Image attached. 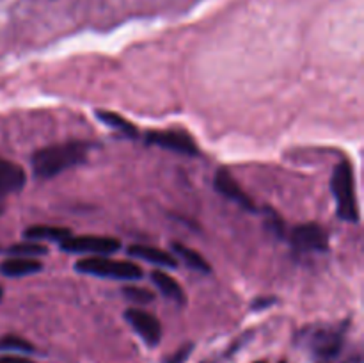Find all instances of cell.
<instances>
[{"mask_svg":"<svg viewBox=\"0 0 364 363\" xmlns=\"http://www.w3.org/2000/svg\"><path fill=\"white\" fill-rule=\"evenodd\" d=\"M23 237L28 241H66L71 237V231L68 228H57V226H31L23 231Z\"/></svg>","mask_w":364,"mask_h":363,"instance_id":"5bb4252c","label":"cell"},{"mask_svg":"<svg viewBox=\"0 0 364 363\" xmlns=\"http://www.w3.org/2000/svg\"><path fill=\"white\" fill-rule=\"evenodd\" d=\"M146 142L183 155H198L199 152L194 139L183 130H151L146 134Z\"/></svg>","mask_w":364,"mask_h":363,"instance_id":"8992f818","label":"cell"},{"mask_svg":"<svg viewBox=\"0 0 364 363\" xmlns=\"http://www.w3.org/2000/svg\"><path fill=\"white\" fill-rule=\"evenodd\" d=\"M0 299H2V288H0Z\"/></svg>","mask_w":364,"mask_h":363,"instance_id":"cb8c5ba5","label":"cell"},{"mask_svg":"<svg viewBox=\"0 0 364 363\" xmlns=\"http://www.w3.org/2000/svg\"><path fill=\"white\" fill-rule=\"evenodd\" d=\"M121 242L114 237H100V235H80L68 237L60 242V249L66 253H89L92 256H107L116 253Z\"/></svg>","mask_w":364,"mask_h":363,"instance_id":"277c9868","label":"cell"},{"mask_svg":"<svg viewBox=\"0 0 364 363\" xmlns=\"http://www.w3.org/2000/svg\"><path fill=\"white\" fill-rule=\"evenodd\" d=\"M0 363H34V362L28 358H23V356L4 354V356H0Z\"/></svg>","mask_w":364,"mask_h":363,"instance_id":"44dd1931","label":"cell"},{"mask_svg":"<svg viewBox=\"0 0 364 363\" xmlns=\"http://www.w3.org/2000/svg\"><path fill=\"white\" fill-rule=\"evenodd\" d=\"M7 253L9 255H14V256H28V258H32V256H38V255H46L48 253V249L45 248V246L38 244V242H20V244H14L11 246L9 249H7Z\"/></svg>","mask_w":364,"mask_h":363,"instance_id":"e0dca14e","label":"cell"},{"mask_svg":"<svg viewBox=\"0 0 364 363\" xmlns=\"http://www.w3.org/2000/svg\"><path fill=\"white\" fill-rule=\"evenodd\" d=\"M290 244L297 253H323L329 246V238L322 226L316 223H304L291 230Z\"/></svg>","mask_w":364,"mask_h":363,"instance_id":"5b68a950","label":"cell"},{"mask_svg":"<svg viewBox=\"0 0 364 363\" xmlns=\"http://www.w3.org/2000/svg\"><path fill=\"white\" fill-rule=\"evenodd\" d=\"M89 149H91V144L80 141L46 146L32 155V169H34L36 177L43 178V180L57 177L63 171L84 162Z\"/></svg>","mask_w":364,"mask_h":363,"instance_id":"6da1fadb","label":"cell"},{"mask_svg":"<svg viewBox=\"0 0 364 363\" xmlns=\"http://www.w3.org/2000/svg\"><path fill=\"white\" fill-rule=\"evenodd\" d=\"M151 280L155 283V287L162 292L166 298L173 299L174 302H183L185 301V292L183 288L178 285V281H174V278H171L169 274H166L164 270H153Z\"/></svg>","mask_w":364,"mask_h":363,"instance_id":"4fadbf2b","label":"cell"},{"mask_svg":"<svg viewBox=\"0 0 364 363\" xmlns=\"http://www.w3.org/2000/svg\"><path fill=\"white\" fill-rule=\"evenodd\" d=\"M213 185H215V191L219 194H223L224 198L231 199L237 205L244 206L245 210H255V203L251 201L247 194L244 192V189L238 185V182L235 180L233 174L226 169V167H220L215 173V178H213Z\"/></svg>","mask_w":364,"mask_h":363,"instance_id":"9c48e42d","label":"cell"},{"mask_svg":"<svg viewBox=\"0 0 364 363\" xmlns=\"http://www.w3.org/2000/svg\"><path fill=\"white\" fill-rule=\"evenodd\" d=\"M124 319L146 344L151 345V347L159 345L160 338H162V326L155 315L144 312V310L130 308L124 312Z\"/></svg>","mask_w":364,"mask_h":363,"instance_id":"52a82bcc","label":"cell"},{"mask_svg":"<svg viewBox=\"0 0 364 363\" xmlns=\"http://www.w3.org/2000/svg\"><path fill=\"white\" fill-rule=\"evenodd\" d=\"M341 342H343V335L340 330L320 327V330L313 331L311 337H309V347L316 358L326 362V359H333L340 352Z\"/></svg>","mask_w":364,"mask_h":363,"instance_id":"ba28073f","label":"cell"},{"mask_svg":"<svg viewBox=\"0 0 364 363\" xmlns=\"http://www.w3.org/2000/svg\"><path fill=\"white\" fill-rule=\"evenodd\" d=\"M256 363H265V362H256Z\"/></svg>","mask_w":364,"mask_h":363,"instance_id":"d4e9b609","label":"cell"},{"mask_svg":"<svg viewBox=\"0 0 364 363\" xmlns=\"http://www.w3.org/2000/svg\"><path fill=\"white\" fill-rule=\"evenodd\" d=\"M0 351H16V352H34L32 344L20 337H2L0 338Z\"/></svg>","mask_w":364,"mask_h":363,"instance_id":"ac0fdd59","label":"cell"},{"mask_svg":"<svg viewBox=\"0 0 364 363\" xmlns=\"http://www.w3.org/2000/svg\"><path fill=\"white\" fill-rule=\"evenodd\" d=\"M25 185V171L11 160L0 159V199L21 191Z\"/></svg>","mask_w":364,"mask_h":363,"instance_id":"30bf717a","label":"cell"},{"mask_svg":"<svg viewBox=\"0 0 364 363\" xmlns=\"http://www.w3.org/2000/svg\"><path fill=\"white\" fill-rule=\"evenodd\" d=\"M123 295L130 301L137 302V305H148L155 299L153 292H149L148 288H142V287H124L123 288Z\"/></svg>","mask_w":364,"mask_h":363,"instance_id":"d6986e66","label":"cell"},{"mask_svg":"<svg viewBox=\"0 0 364 363\" xmlns=\"http://www.w3.org/2000/svg\"><path fill=\"white\" fill-rule=\"evenodd\" d=\"M128 253L137 256V258H142L146 260V262L155 263V265H160V267H169V269H173V267L178 265L176 258H174L171 253L164 251V249H159V248H153V246L134 244L128 248Z\"/></svg>","mask_w":364,"mask_h":363,"instance_id":"8fae6325","label":"cell"},{"mask_svg":"<svg viewBox=\"0 0 364 363\" xmlns=\"http://www.w3.org/2000/svg\"><path fill=\"white\" fill-rule=\"evenodd\" d=\"M96 116H98V120L102 121V123L114 128V130H117L119 134L127 135V137H137V127H135L132 121L124 120V117L119 116L117 112H112V110H98Z\"/></svg>","mask_w":364,"mask_h":363,"instance_id":"9a60e30c","label":"cell"},{"mask_svg":"<svg viewBox=\"0 0 364 363\" xmlns=\"http://www.w3.org/2000/svg\"><path fill=\"white\" fill-rule=\"evenodd\" d=\"M2 212H4V205H2V203H0V216H2Z\"/></svg>","mask_w":364,"mask_h":363,"instance_id":"603a6c76","label":"cell"},{"mask_svg":"<svg viewBox=\"0 0 364 363\" xmlns=\"http://www.w3.org/2000/svg\"><path fill=\"white\" fill-rule=\"evenodd\" d=\"M274 301H276V299H274V298H270V299H265V298H262V299H258V301H255V302H252V306H255V310H259V308H265V306L272 305Z\"/></svg>","mask_w":364,"mask_h":363,"instance_id":"7402d4cb","label":"cell"},{"mask_svg":"<svg viewBox=\"0 0 364 363\" xmlns=\"http://www.w3.org/2000/svg\"><path fill=\"white\" fill-rule=\"evenodd\" d=\"M173 251L176 253V255L180 256V258L183 260V262L187 263L191 269L199 270V273H210V263L206 262V260L203 258V256L199 255L196 249H191V248H187V246L173 242Z\"/></svg>","mask_w":364,"mask_h":363,"instance_id":"2e32d148","label":"cell"},{"mask_svg":"<svg viewBox=\"0 0 364 363\" xmlns=\"http://www.w3.org/2000/svg\"><path fill=\"white\" fill-rule=\"evenodd\" d=\"M78 273L91 274L100 278H112V280H139L142 276V269L132 262L114 260L109 256H89L75 263Z\"/></svg>","mask_w":364,"mask_h":363,"instance_id":"3957f363","label":"cell"},{"mask_svg":"<svg viewBox=\"0 0 364 363\" xmlns=\"http://www.w3.org/2000/svg\"><path fill=\"white\" fill-rule=\"evenodd\" d=\"M331 189H333L334 199L338 205V216L347 223H358L359 221V206L355 198V184L354 171L350 162L341 160L333 171L331 178Z\"/></svg>","mask_w":364,"mask_h":363,"instance_id":"7a4b0ae2","label":"cell"},{"mask_svg":"<svg viewBox=\"0 0 364 363\" xmlns=\"http://www.w3.org/2000/svg\"><path fill=\"white\" fill-rule=\"evenodd\" d=\"M41 262L36 258H28V256H13L0 263V273L4 276L9 278H20L27 276V274H34L41 270Z\"/></svg>","mask_w":364,"mask_h":363,"instance_id":"7c38bea8","label":"cell"},{"mask_svg":"<svg viewBox=\"0 0 364 363\" xmlns=\"http://www.w3.org/2000/svg\"><path fill=\"white\" fill-rule=\"evenodd\" d=\"M191 351H192V344H187V345H185V347L178 349V351L174 352L173 356H169L166 363H185V359L188 358Z\"/></svg>","mask_w":364,"mask_h":363,"instance_id":"ffe728a7","label":"cell"}]
</instances>
